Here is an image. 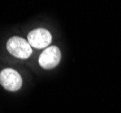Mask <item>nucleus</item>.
<instances>
[{
  "mask_svg": "<svg viewBox=\"0 0 121 113\" xmlns=\"http://www.w3.org/2000/svg\"><path fill=\"white\" fill-rule=\"evenodd\" d=\"M6 48L9 54L19 59H27L32 54L31 45L22 37H11L6 43Z\"/></svg>",
  "mask_w": 121,
  "mask_h": 113,
  "instance_id": "1",
  "label": "nucleus"
},
{
  "mask_svg": "<svg viewBox=\"0 0 121 113\" xmlns=\"http://www.w3.org/2000/svg\"><path fill=\"white\" fill-rule=\"evenodd\" d=\"M0 84L7 90L17 91L22 86V78L16 70L6 68L0 72Z\"/></svg>",
  "mask_w": 121,
  "mask_h": 113,
  "instance_id": "2",
  "label": "nucleus"
},
{
  "mask_svg": "<svg viewBox=\"0 0 121 113\" xmlns=\"http://www.w3.org/2000/svg\"><path fill=\"white\" fill-rule=\"evenodd\" d=\"M52 41V35L47 29L36 28L29 32L27 35V42L29 43L31 47L36 49H44L48 46Z\"/></svg>",
  "mask_w": 121,
  "mask_h": 113,
  "instance_id": "3",
  "label": "nucleus"
},
{
  "mask_svg": "<svg viewBox=\"0 0 121 113\" xmlns=\"http://www.w3.org/2000/svg\"><path fill=\"white\" fill-rule=\"evenodd\" d=\"M61 60V52L57 46L47 47L40 54L38 62L44 69H52L59 63Z\"/></svg>",
  "mask_w": 121,
  "mask_h": 113,
  "instance_id": "4",
  "label": "nucleus"
}]
</instances>
